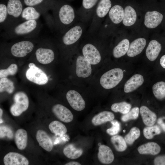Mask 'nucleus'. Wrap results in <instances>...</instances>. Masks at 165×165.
<instances>
[{"label":"nucleus","mask_w":165,"mask_h":165,"mask_svg":"<svg viewBox=\"0 0 165 165\" xmlns=\"http://www.w3.org/2000/svg\"><path fill=\"white\" fill-rule=\"evenodd\" d=\"M38 26L37 20H25L8 28L7 34L11 38L27 36L33 33L38 28Z\"/></svg>","instance_id":"obj_1"},{"label":"nucleus","mask_w":165,"mask_h":165,"mask_svg":"<svg viewBox=\"0 0 165 165\" xmlns=\"http://www.w3.org/2000/svg\"><path fill=\"white\" fill-rule=\"evenodd\" d=\"M123 75V72L122 69L119 68L112 69L102 75L100 79V84L105 89L112 88L121 82Z\"/></svg>","instance_id":"obj_2"},{"label":"nucleus","mask_w":165,"mask_h":165,"mask_svg":"<svg viewBox=\"0 0 165 165\" xmlns=\"http://www.w3.org/2000/svg\"><path fill=\"white\" fill-rule=\"evenodd\" d=\"M14 104L11 106L10 111L14 116H20L28 109L29 101L27 95L22 91L18 92L13 96Z\"/></svg>","instance_id":"obj_3"},{"label":"nucleus","mask_w":165,"mask_h":165,"mask_svg":"<svg viewBox=\"0 0 165 165\" xmlns=\"http://www.w3.org/2000/svg\"><path fill=\"white\" fill-rule=\"evenodd\" d=\"M29 68L26 72V76L29 81L39 85L46 84L48 79L46 75L33 63L28 64Z\"/></svg>","instance_id":"obj_4"},{"label":"nucleus","mask_w":165,"mask_h":165,"mask_svg":"<svg viewBox=\"0 0 165 165\" xmlns=\"http://www.w3.org/2000/svg\"><path fill=\"white\" fill-rule=\"evenodd\" d=\"M34 47V43L28 40L17 42L11 46L10 51L12 55L17 57H23L31 53Z\"/></svg>","instance_id":"obj_5"},{"label":"nucleus","mask_w":165,"mask_h":165,"mask_svg":"<svg viewBox=\"0 0 165 165\" xmlns=\"http://www.w3.org/2000/svg\"><path fill=\"white\" fill-rule=\"evenodd\" d=\"M75 17V11L71 6L65 4L59 9L58 17L60 23L64 26H68L74 21Z\"/></svg>","instance_id":"obj_6"},{"label":"nucleus","mask_w":165,"mask_h":165,"mask_svg":"<svg viewBox=\"0 0 165 165\" xmlns=\"http://www.w3.org/2000/svg\"><path fill=\"white\" fill-rule=\"evenodd\" d=\"M82 51L83 56L91 64H97L100 62L101 56L100 53L93 45L86 44L83 47Z\"/></svg>","instance_id":"obj_7"},{"label":"nucleus","mask_w":165,"mask_h":165,"mask_svg":"<svg viewBox=\"0 0 165 165\" xmlns=\"http://www.w3.org/2000/svg\"><path fill=\"white\" fill-rule=\"evenodd\" d=\"M67 100L71 107L77 111L83 110L85 107V101L81 95L74 90L68 91L66 94Z\"/></svg>","instance_id":"obj_8"},{"label":"nucleus","mask_w":165,"mask_h":165,"mask_svg":"<svg viewBox=\"0 0 165 165\" xmlns=\"http://www.w3.org/2000/svg\"><path fill=\"white\" fill-rule=\"evenodd\" d=\"M92 72L91 64L83 56H79L76 60V73L79 77L85 78Z\"/></svg>","instance_id":"obj_9"},{"label":"nucleus","mask_w":165,"mask_h":165,"mask_svg":"<svg viewBox=\"0 0 165 165\" xmlns=\"http://www.w3.org/2000/svg\"><path fill=\"white\" fill-rule=\"evenodd\" d=\"M82 33V28L76 25L68 30L62 37L63 43L66 45H70L77 42L80 38Z\"/></svg>","instance_id":"obj_10"},{"label":"nucleus","mask_w":165,"mask_h":165,"mask_svg":"<svg viewBox=\"0 0 165 165\" xmlns=\"http://www.w3.org/2000/svg\"><path fill=\"white\" fill-rule=\"evenodd\" d=\"M52 111L55 116L61 121L68 123L73 119V116L71 111L61 104L54 105L52 108Z\"/></svg>","instance_id":"obj_11"},{"label":"nucleus","mask_w":165,"mask_h":165,"mask_svg":"<svg viewBox=\"0 0 165 165\" xmlns=\"http://www.w3.org/2000/svg\"><path fill=\"white\" fill-rule=\"evenodd\" d=\"M3 162L5 165H28V160L23 155L14 152H10L4 156Z\"/></svg>","instance_id":"obj_12"},{"label":"nucleus","mask_w":165,"mask_h":165,"mask_svg":"<svg viewBox=\"0 0 165 165\" xmlns=\"http://www.w3.org/2000/svg\"><path fill=\"white\" fill-rule=\"evenodd\" d=\"M6 6L8 15V20L9 18L14 20L21 18L23 9L20 0H9Z\"/></svg>","instance_id":"obj_13"},{"label":"nucleus","mask_w":165,"mask_h":165,"mask_svg":"<svg viewBox=\"0 0 165 165\" xmlns=\"http://www.w3.org/2000/svg\"><path fill=\"white\" fill-rule=\"evenodd\" d=\"M35 55L37 61L43 64H47L51 63L55 58V53L53 51L48 48H38L36 50Z\"/></svg>","instance_id":"obj_14"},{"label":"nucleus","mask_w":165,"mask_h":165,"mask_svg":"<svg viewBox=\"0 0 165 165\" xmlns=\"http://www.w3.org/2000/svg\"><path fill=\"white\" fill-rule=\"evenodd\" d=\"M163 18V15L157 11H148L145 15L144 24L147 28H155L161 23Z\"/></svg>","instance_id":"obj_15"},{"label":"nucleus","mask_w":165,"mask_h":165,"mask_svg":"<svg viewBox=\"0 0 165 165\" xmlns=\"http://www.w3.org/2000/svg\"><path fill=\"white\" fill-rule=\"evenodd\" d=\"M36 138L39 145L47 152H50L53 148L52 141L47 133L42 130H38Z\"/></svg>","instance_id":"obj_16"},{"label":"nucleus","mask_w":165,"mask_h":165,"mask_svg":"<svg viewBox=\"0 0 165 165\" xmlns=\"http://www.w3.org/2000/svg\"><path fill=\"white\" fill-rule=\"evenodd\" d=\"M146 42L145 39L143 38H139L134 40L130 44L127 52V55L133 57L140 53L145 47Z\"/></svg>","instance_id":"obj_17"},{"label":"nucleus","mask_w":165,"mask_h":165,"mask_svg":"<svg viewBox=\"0 0 165 165\" xmlns=\"http://www.w3.org/2000/svg\"><path fill=\"white\" fill-rule=\"evenodd\" d=\"M144 82L143 76L140 74L134 75L124 84V90L126 93L132 92L141 86Z\"/></svg>","instance_id":"obj_18"},{"label":"nucleus","mask_w":165,"mask_h":165,"mask_svg":"<svg viewBox=\"0 0 165 165\" xmlns=\"http://www.w3.org/2000/svg\"><path fill=\"white\" fill-rule=\"evenodd\" d=\"M98 158L102 163L108 164L113 161L114 156L113 152L109 147L105 145H101L99 148Z\"/></svg>","instance_id":"obj_19"},{"label":"nucleus","mask_w":165,"mask_h":165,"mask_svg":"<svg viewBox=\"0 0 165 165\" xmlns=\"http://www.w3.org/2000/svg\"><path fill=\"white\" fill-rule=\"evenodd\" d=\"M161 50V44L156 40L150 41L146 49L145 54L148 59L151 61H155L157 57Z\"/></svg>","instance_id":"obj_20"},{"label":"nucleus","mask_w":165,"mask_h":165,"mask_svg":"<svg viewBox=\"0 0 165 165\" xmlns=\"http://www.w3.org/2000/svg\"><path fill=\"white\" fill-rule=\"evenodd\" d=\"M140 111L144 123L148 126H153L156 120V116L153 112L145 106H141Z\"/></svg>","instance_id":"obj_21"},{"label":"nucleus","mask_w":165,"mask_h":165,"mask_svg":"<svg viewBox=\"0 0 165 165\" xmlns=\"http://www.w3.org/2000/svg\"><path fill=\"white\" fill-rule=\"evenodd\" d=\"M28 136L26 131L23 129H18L14 135V141L17 148L23 150L26 148L28 143Z\"/></svg>","instance_id":"obj_22"},{"label":"nucleus","mask_w":165,"mask_h":165,"mask_svg":"<svg viewBox=\"0 0 165 165\" xmlns=\"http://www.w3.org/2000/svg\"><path fill=\"white\" fill-rule=\"evenodd\" d=\"M124 10L120 6L116 5L111 8L109 12V16L114 24H118L123 21Z\"/></svg>","instance_id":"obj_23"},{"label":"nucleus","mask_w":165,"mask_h":165,"mask_svg":"<svg viewBox=\"0 0 165 165\" xmlns=\"http://www.w3.org/2000/svg\"><path fill=\"white\" fill-rule=\"evenodd\" d=\"M115 116L111 112L104 111L95 116L92 119V123L94 126L101 125L114 119Z\"/></svg>","instance_id":"obj_24"},{"label":"nucleus","mask_w":165,"mask_h":165,"mask_svg":"<svg viewBox=\"0 0 165 165\" xmlns=\"http://www.w3.org/2000/svg\"><path fill=\"white\" fill-rule=\"evenodd\" d=\"M161 150L160 146L156 143L150 142L139 146L138 150L141 154H150L156 155L159 153Z\"/></svg>","instance_id":"obj_25"},{"label":"nucleus","mask_w":165,"mask_h":165,"mask_svg":"<svg viewBox=\"0 0 165 165\" xmlns=\"http://www.w3.org/2000/svg\"><path fill=\"white\" fill-rule=\"evenodd\" d=\"M137 14L134 9L130 6L125 8L123 23L124 25L130 26L133 25L137 19Z\"/></svg>","instance_id":"obj_26"},{"label":"nucleus","mask_w":165,"mask_h":165,"mask_svg":"<svg viewBox=\"0 0 165 165\" xmlns=\"http://www.w3.org/2000/svg\"><path fill=\"white\" fill-rule=\"evenodd\" d=\"M129 45L130 42L128 39L122 40L113 49L112 53L114 57L119 58L124 55L128 50Z\"/></svg>","instance_id":"obj_27"},{"label":"nucleus","mask_w":165,"mask_h":165,"mask_svg":"<svg viewBox=\"0 0 165 165\" xmlns=\"http://www.w3.org/2000/svg\"><path fill=\"white\" fill-rule=\"evenodd\" d=\"M41 13L33 6H28L24 9L21 18L25 20H37L40 16Z\"/></svg>","instance_id":"obj_28"},{"label":"nucleus","mask_w":165,"mask_h":165,"mask_svg":"<svg viewBox=\"0 0 165 165\" xmlns=\"http://www.w3.org/2000/svg\"><path fill=\"white\" fill-rule=\"evenodd\" d=\"M63 152L68 158L74 159L79 158L82 155L83 150L81 148H76L73 145L70 144L64 147Z\"/></svg>","instance_id":"obj_29"},{"label":"nucleus","mask_w":165,"mask_h":165,"mask_svg":"<svg viewBox=\"0 0 165 165\" xmlns=\"http://www.w3.org/2000/svg\"><path fill=\"white\" fill-rule=\"evenodd\" d=\"M111 6L110 0H100L96 9L97 16L100 18L104 17L109 12Z\"/></svg>","instance_id":"obj_30"},{"label":"nucleus","mask_w":165,"mask_h":165,"mask_svg":"<svg viewBox=\"0 0 165 165\" xmlns=\"http://www.w3.org/2000/svg\"><path fill=\"white\" fill-rule=\"evenodd\" d=\"M49 128L52 133L58 135L64 134L67 132L66 126L62 123L57 120L51 122L49 125Z\"/></svg>","instance_id":"obj_31"},{"label":"nucleus","mask_w":165,"mask_h":165,"mask_svg":"<svg viewBox=\"0 0 165 165\" xmlns=\"http://www.w3.org/2000/svg\"><path fill=\"white\" fill-rule=\"evenodd\" d=\"M152 92L155 97L158 99L165 98V82L160 81L154 84L152 87Z\"/></svg>","instance_id":"obj_32"},{"label":"nucleus","mask_w":165,"mask_h":165,"mask_svg":"<svg viewBox=\"0 0 165 165\" xmlns=\"http://www.w3.org/2000/svg\"><path fill=\"white\" fill-rule=\"evenodd\" d=\"M111 141L117 151L123 152L127 148L126 142L122 136L119 135L114 136L111 137Z\"/></svg>","instance_id":"obj_33"},{"label":"nucleus","mask_w":165,"mask_h":165,"mask_svg":"<svg viewBox=\"0 0 165 165\" xmlns=\"http://www.w3.org/2000/svg\"><path fill=\"white\" fill-rule=\"evenodd\" d=\"M13 82L8 79L4 77L0 80V92L6 91L9 94H11L14 90Z\"/></svg>","instance_id":"obj_34"},{"label":"nucleus","mask_w":165,"mask_h":165,"mask_svg":"<svg viewBox=\"0 0 165 165\" xmlns=\"http://www.w3.org/2000/svg\"><path fill=\"white\" fill-rule=\"evenodd\" d=\"M131 105L126 102H122L113 104L111 109L115 112H119L123 114L128 113L130 110Z\"/></svg>","instance_id":"obj_35"},{"label":"nucleus","mask_w":165,"mask_h":165,"mask_svg":"<svg viewBox=\"0 0 165 165\" xmlns=\"http://www.w3.org/2000/svg\"><path fill=\"white\" fill-rule=\"evenodd\" d=\"M140 134V130L138 128L133 127L125 136L124 139L127 144L131 145L139 137Z\"/></svg>","instance_id":"obj_36"},{"label":"nucleus","mask_w":165,"mask_h":165,"mask_svg":"<svg viewBox=\"0 0 165 165\" xmlns=\"http://www.w3.org/2000/svg\"><path fill=\"white\" fill-rule=\"evenodd\" d=\"M161 130L159 127L157 126H152L145 127L143 130V134L147 139L152 138L155 135L160 134Z\"/></svg>","instance_id":"obj_37"},{"label":"nucleus","mask_w":165,"mask_h":165,"mask_svg":"<svg viewBox=\"0 0 165 165\" xmlns=\"http://www.w3.org/2000/svg\"><path fill=\"white\" fill-rule=\"evenodd\" d=\"M17 70V65L15 64H12L7 69L0 70V78H2L9 75H14L16 74Z\"/></svg>","instance_id":"obj_38"},{"label":"nucleus","mask_w":165,"mask_h":165,"mask_svg":"<svg viewBox=\"0 0 165 165\" xmlns=\"http://www.w3.org/2000/svg\"><path fill=\"white\" fill-rule=\"evenodd\" d=\"M139 113V108L138 107L134 108L128 113L122 116V120L123 122H126L130 119H136L138 116Z\"/></svg>","instance_id":"obj_39"},{"label":"nucleus","mask_w":165,"mask_h":165,"mask_svg":"<svg viewBox=\"0 0 165 165\" xmlns=\"http://www.w3.org/2000/svg\"><path fill=\"white\" fill-rule=\"evenodd\" d=\"M8 15L7 6L3 4H0V23L3 25L8 21Z\"/></svg>","instance_id":"obj_40"},{"label":"nucleus","mask_w":165,"mask_h":165,"mask_svg":"<svg viewBox=\"0 0 165 165\" xmlns=\"http://www.w3.org/2000/svg\"><path fill=\"white\" fill-rule=\"evenodd\" d=\"M112 124L111 127L106 130L107 133L111 135H114L117 134L120 131V125L119 122L116 120H112L111 121Z\"/></svg>","instance_id":"obj_41"},{"label":"nucleus","mask_w":165,"mask_h":165,"mask_svg":"<svg viewBox=\"0 0 165 165\" xmlns=\"http://www.w3.org/2000/svg\"><path fill=\"white\" fill-rule=\"evenodd\" d=\"M98 0H82L83 7L86 9H90L93 7Z\"/></svg>","instance_id":"obj_42"},{"label":"nucleus","mask_w":165,"mask_h":165,"mask_svg":"<svg viewBox=\"0 0 165 165\" xmlns=\"http://www.w3.org/2000/svg\"><path fill=\"white\" fill-rule=\"evenodd\" d=\"M43 0H24V2L28 6H34L40 4Z\"/></svg>","instance_id":"obj_43"},{"label":"nucleus","mask_w":165,"mask_h":165,"mask_svg":"<svg viewBox=\"0 0 165 165\" xmlns=\"http://www.w3.org/2000/svg\"><path fill=\"white\" fill-rule=\"evenodd\" d=\"M154 163L156 165H165V155L156 157L154 160Z\"/></svg>","instance_id":"obj_44"},{"label":"nucleus","mask_w":165,"mask_h":165,"mask_svg":"<svg viewBox=\"0 0 165 165\" xmlns=\"http://www.w3.org/2000/svg\"><path fill=\"white\" fill-rule=\"evenodd\" d=\"M157 123L160 126L163 130L165 132V117H162L159 118L157 120Z\"/></svg>","instance_id":"obj_45"},{"label":"nucleus","mask_w":165,"mask_h":165,"mask_svg":"<svg viewBox=\"0 0 165 165\" xmlns=\"http://www.w3.org/2000/svg\"><path fill=\"white\" fill-rule=\"evenodd\" d=\"M160 63L161 66L165 69V55L163 56L160 58Z\"/></svg>","instance_id":"obj_46"},{"label":"nucleus","mask_w":165,"mask_h":165,"mask_svg":"<svg viewBox=\"0 0 165 165\" xmlns=\"http://www.w3.org/2000/svg\"><path fill=\"white\" fill-rule=\"evenodd\" d=\"M65 165H80L81 164L77 162L71 161L65 164Z\"/></svg>","instance_id":"obj_47"},{"label":"nucleus","mask_w":165,"mask_h":165,"mask_svg":"<svg viewBox=\"0 0 165 165\" xmlns=\"http://www.w3.org/2000/svg\"><path fill=\"white\" fill-rule=\"evenodd\" d=\"M3 111L2 110L1 108H0V118L2 117V114H3Z\"/></svg>","instance_id":"obj_48"}]
</instances>
